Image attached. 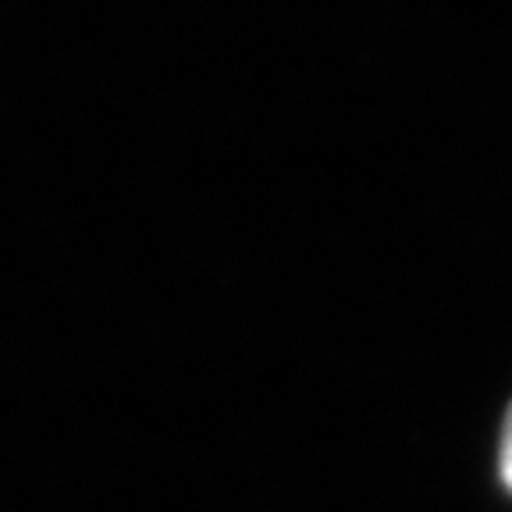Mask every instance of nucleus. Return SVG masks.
Masks as SVG:
<instances>
[{
	"instance_id": "1",
	"label": "nucleus",
	"mask_w": 512,
	"mask_h": 512,
	"mask_svg": "<svg viewBox=\"0 0 512 512\" xmlns=\"http://www.w3.org/2000/svg\"><path fill=\"white\" fill-rule=\"evenodd\" d=\"M498 470H502L505 488L512 491V406H509V416H505V427H502V445H498Z\"/></svg>"
}]
</instances>
